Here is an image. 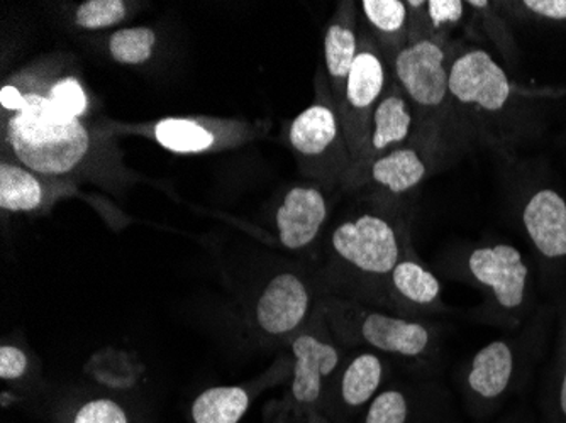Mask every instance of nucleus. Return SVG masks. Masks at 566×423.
<instances>
[{"label": "nucleus", "instance_id": "6e6552de", "mask_svg": "<svg viewBox=\"0 0 566 423\" xmlns=\"http://www.w3.org/2000/svg\"><path fill=\"white\" fill-rule=\"evenodd\" d=\"M469 269L476 282L492 289L501 307L512 310L523 305L530 272L516 247L509 244L479 247L470 254Z\"/></svg>", "mask_w": 566, "mask_h": 423}, {"label": "nucleus", "instance_id": "aec40b11", "mask_svg": "<svg viewBox=\"0 0 566 423\" xmlns=\"http://www.w3.org/2000/svg\"><path fill=\"white\" fill-rule=\"evenodd\" d=\"M153 135L158 145L178 155H199L209 151L218 142V135L211 127L197 119L160 120L153 127Z\"/></svg>", "mask_w": 566, "mask_h": 423}, {"label": "nucleus", "instance_id": "dca6fc26", "mask_svg": "<svg viewBox=\"0 0 566 423\" xmlns=\"http://www.w3.org/2000/svg\"><path fill=\"white\" fill-rule=\"evenodd\" d=\"M361 11L389 63L409 43V9L402 0H364Z\"/></svg>", "mask_w": 566, "mask_h": 423}, {"label": "nucleus", "instance_id": "f257e3e1", "mask_svg": "<svg viewBox=\"0 0 566 423\" xmlns=\"http://www.w3.org/2000/svg\"><path fill=\"white\" fill-rule=\"evenodd\" d=\"M4 139L18 163L46 178L72 173L91 149L81 117L59 109L36 91H25L22 109L6 117Z\"/></svg>", "mask_w": 566, "mask_h": 423}, {"label": "nucleus", "instance_id": "cd10ccee", "mask_svg": "<svg viewBox=\"0 0 566 423\" xmlns=\"http://www.w3.org/2000/svg\"><path fill=\"white\" fill-rule=\"evenodd\" d=\"M465 4L460 0H429L426 2V18L432 31L448 30L463 19Z\"/></svg>", "mask_w": 566, "mask_h": 423}, {"label": "nucleus", "instance_id": "f03ea898", "mask_svg": "<svg viewBox=\"0 0 566 423\" xmlns=\"http://www.w3.org/2000/svg\"><path fill=\"white\" fill-rule=\"evenodd\" d=\"M289 142L308 177L336 181L352 173L342 120L326 85L317 87L316 102L292 120Z\"/></svg>", "mask_w": 566, "mask_h": 423}, {"label": "nucleus", "instance_id": "1a4fd4ad", "mask_svg": "<svg viewBox=\"0 0 566 423\" xmlns=\"http://www.w3.org/2000/svg\"><path fill=\"white\" fill-rule=\"evenodd\" d=\"M326 197L314 187H294L276 210L275 225L285 250L298 251L313 244L327 219Z\"/></svg>", "mask_w": 566, "mask_h": 423}, {"label": "nucleus", "instance_id": "a878e982", "mask_svg": "<svg viewBox=\"0 0 566 423\" xmlns=\"http://www.w3.org/2000/svg\"><path fill=\"white\" fill-rule=\"evenodd\" d=\"M409 403L399 390L381 391L371 400L365 423H407Z\"/></svg>", "mask_w": 566, "mask_h": 423}, {"label": "nucleus", "instance_id": "423d86ee", "mask_svg": "<svg viewBox=\"0 0 566 423\" xmlns=\"http://www.w3.org/2000/svg\"><path fill=\"white\" fill-rule=\"evenodd\" d=\"M507 73L485 50H467L450 63V98L467 113L494 116L511 101Z\"/></svg>", "mask_w": 566, "mask_h": 423}, {"label": "nucleus", "instance_id": "393cba45", "mask_svg": "<svg viewBox=\"0 0 566 423\" xmlns=\"http://www.w3.org/2000/svg\"><path fill=\"white\" fill-rule=\"evenodd\" d=\"M44 94L48 95L59 109L65 110L66 114L81 117L85 116L88 110V98L85 94L81 82L73 76H63L59 81L53 82Z\"/></svg>", "mask_w": 566, "mask_h": 423}, {"label": "nucleus", "instance_id": "9d476101", "mask_svg": "<svg viewBox=\"0 0 566 423\" xmlns=\"http://www.w3.org/2000/svg\"><path fill=\"white\" fill-rule=\"evenodd\" d=\"M415 127V113L410 107L406 95L400 91L396 82L387 85L385 94L378 102L377 109L371 119L370 139L364 158L355 168V173L361 175L370 167L371 161L378 156L406 145Z\"/></svg>", "mask_w": 566, "mask_h": 423}, {"label": "nucleus", "instance_id": "39448f33", "mask_svg": "<svg viewBox=\"0 0 566 423\" xmlns=\"http://www.w3.org/2000/svg\"><path fill=\"white\" fill-rule=\"evenodd\" d=\"M331 246L346 264L365 275H392L400 263V240L392 222L361 214L336 228Z\"/></svg>", "mask_w": 566, "mask_h": 423}, {"label": "nucleus", "instance_id": "6ab92c4d", "mask_svg": "<svg viewBox=\"0 0 566 423\" xmlns=\"http://www.w3.org/2000/svg\"><path fill=\"white\" fill-rule=\"evenodd\" d=\"M250 409V394L241 387H214L193 400V423H240Z\"/></svg>", "mask_w": 566, "mask_h": 423}, {"label": "nucleus", "instance_id": "7ed1b4c3", "mask_svg": "<svg viewBox=\"0 0 566 423\" xmlns=\"http://www.w3.org/2000/svg\"><path fill=\"white\" fill-rule=\"evenodd\" d=\"M450 56L438 36L409 41L392 62L396 84L419 114L421 126H436L450 105Z\"/></svg>", "mask_w": 566, "mask_h": 423}, {"label": "nucleus", "instance_id": "b1692460", "mask_svg": "<svg viewBox=\"0 0 566 423\" xmlns=\"http://www.w3.org/2000/svg\"><path fill=\"white\" fill-rule=\"evenodd\" d=\"M127 8L123 0H87L75 12V24L82 30H106L119 24L126 18Z\"/></svg>", "mask_w": 566, "mask_h": 423}, {"label": "nucleus", "instance_id": "20e7f679", "mask_svg": "<svg viewBox=\"0 0 566 423\" xmlns=\"http://www.w3.org/2000/svg\"><path fill=\"white\" fill-rule=\"evenodd\" d=\"M387 62L377 41L359 38L358 55L346 82L345 102L339 110L343 135L352 156V171L358 167L370 139L371 119L387 88Z\"/></svg>", "mask_w": 566, "mask_h": 423}, {"label": "nucleus", "instance_id": "5701e85b", "mask_svg": "<svg viewBox=\"0 0 566 423\" xmlns=\"http://www.w3.org/2000/svg\"><path fill=\"white\" fill-rule=\"evenodd\" d=\"M157 33L151 28H126L109 40V53L120 65H143L151 59Z\"/></svg>", "mask_w": 566, "mask_h": 423}, {"label": "nucleus", "instance_id": "4468645a", "mask_svg": "<svg viewBox=\"0 0 566 423\" xmlns=\"http://www.w3.org/2000/svg\"><path fill=\"white\" fill-rule=\"evenodd\" d=\"M524 225L539 253L549 260L566 256V202L555 190H539L524 207Z\"/></svg>", "mask_w": 566, "mask_h": 423}, {"label": "nucleus", "instance_id": "7c9ffc66", "mask_svg": "<svg viewBox=\"0 0 566 423\" xmlns=\"http://www.w3.org/2000/svg\"><path fill=\"white\" fill-rule=\"evenodd\" d=\"M0 104H2L4 114L19 113V110L22 109V105H24V92L15 87L14 84L2 85V91H0Z\"/></svg>", "mask_w": 566, "mask_h": 423}, {"label": "nucleus", "instance_id": "4be33fe9", "mask_svg": "<svg viewBox=\"0 0 566 423\" xmlns=\"http://www.w3.org/2000/svg\"><path fill=\"white\" fill-rule=\"evenodd\" d=\"M390 279L397 294L410 304L432 305L440 298V282L416 261L400 260Z\"/></svg>", "mask_w": 566, "mask_h": 423}, {"label": "nucleus", "instance_id": "c756f323", "mask_svg": "<svg viewBox=\"0 0 566 423\" xmlns=\"http://www.w3.org/2000/svg\"><path fill=\"white\" fill-rule=\"evenodd\" d=\"M521 6L539 18L566 21V0H526Z\"/></svg>", "mask_w": 566, "mask_h": 423}, {"label": "nucleus", "instance_id": "f8f14e48", "mask_svg": "<svg viewBox=\"0 0 566 423\" xmlns=\"http://www.w3.org/2000/svg\"><path fill=\"white\" fill-rule=\"evenodd\" d=\"M358 44L355 4L342 2L338 12L331 19L324 36V60H326L329 91L338 114L345 102L346 82L358 55Z\"/></svg>", "mask_w": 566, "mask_h": 423}, {"label": "nucleus", "instance_id": "412c9836", "mask_svg": "<svg viewBox=\"0 0 566 423\" xmlns=\"http://www.w3.org/2000/svg\"><path fill=\"white\" fill-rule=\"evenodd\" d=\"M381 377H384V364L377 355L365 352L356 356L343 373V402L352 409L364 406L377 394Z\"/></svg>", "mask_w": 566, "mask_h": 423}, {"label": "nucleus", "instance_id": "ddd939ff", "mask_svg": "<svg viewBox=\"0 0 566 423\" xmlns=\"http://www.w3.org/2000/svg\"><path fill=\"white\" fill-rule=\"evenodd\" d=\"M292 352L295 356L292 396L302 405H313L319 400L323 381L338 368L339 352L311 334L294 339Z\"/></svg>", "mask_w": 566, "mask_h": 423}, {"label": "nucleus", "instance_id": "a211bd4d", "mask_svg": "<svg viewBox=\"0 0 566 423\" xmlns=\"http://www.w3.org/2000/svg\"><path fill=\"white\" fill-rule=\"evenodd\" d=\"M44 187L40 175L18 161L0 165V209L6 212H34L43 205Z\"/></svg>", "mask_w": 566, "mask_h": 423}, {"label": "nucleus", "instance_id": "f3484780", "mask_svg": "<svg viewBox=\"0 0 566 423\" xmlns=\"http://www.w3.org/2000/svg\"><path fill=\"white\" fill-rule=\"evenodd\" d=\"M514 371V356L502 340L489 343L473 358L469 373V387L482 399H499Z\"/></svg>", "mask_w": 566, "mask_h": 423}, {"label": "nucleus", "instance_id": "2eb2a0df", "mask_svg": "<svg viewBox=\"0 0 566 423\" xmlns=\"http://www.w3.org/2000/svg\"><path fill=\"white\" fill-rule=\"evenodd\" d=\"M428 170V161L421 149L415 146H400L378 156L367 168V173L374 184L385 192L402 195L419 187Z\"/></svg>", "mask_w": 566, "mask_h": 423}, {"label": "nucleus", "instance_id": "bb28decb", "mask_svg": "<svg viewBox=\"0 0 566 423\" xmlns=\"http://www.w3.org/2000/svg\"><path fill=\"white\" fill-rule=\"evenodd\" d=\"M72 423H129L126 410L111 399H95L76 410Z\"/></svg>", "mask_w": 566, "mask_h": 423}, {"label": "nucleus", "instance_id": "c85d7f7f", "mask_svg": "<svg viewBox=\"0 0 566 423\" xmlns=\"http://www.w3.org/2000/svg\"><path fill=\"white\" fill-rule=\"evenodd\" d=\"M28 356L22 349L4 343L0 348V378L4 381H15L28 373Z\"/></svg>", "mask_w": 566, "mask_h": 423}, {"label": "nucleus", "instance_id": "9b49d317", "mask_svg": "<svg viewBox=\"0 0 566 423\" xmlns=\"http://www.w3.org/2000/svg\"><path fill=\"white\" fill-rule=\"evenodd\" d=\"M356 329L371 348L403 358H419L431 343L428 327L380 311H359Z\"/></svg>", "mask_w": 566, "mask_h": 423}, {"label": "nucleus", "instance_id": "0eeeda50", "mask_svg": "<svg viewBox=\"0 0 566 423\" xmlns=\"http://www.w3.org/2000/svg\"><path fill=\"white\" fill-rule=\"evenodd\" d=\"M311 292L295 273L273 276L254 307V319L266 336L282 337L294 332L307 319Z\"/></svg>", "mask_w": 566, "mask_h": 423}, {"label": "nucleus", "instance_id": "2f4dec72", "mask_svg": "<svg viewBox=\"0 0 566 423\" xmlns=\"http://www.w3.org/2000/svg\"><path fill=\"white\" fill-rule=\"evenodd\" d=\"M559 410H562L563 415L566 416V369L565 374H563L562 384H559Z\"/></svg>", "mask_w": 566, "mask_h": 423}]
</instances>
